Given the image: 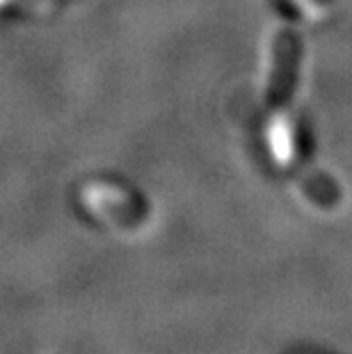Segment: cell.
Wrapping results in <instances>:
<instances>
[{
    "label": "cell",
    "mask_w": 352,
    "mask_h": 354,
    "mask_svg": "<svg viewBox=\"0 0 352 354\" xmlns=\"http://www.w3.org/2000/svg\"><path fill=\"white\" fill-rule=\"evenodd\" d=\"M295 59H297V41L290 32H281L277 39V57H275V80H272V115L268 140L275 160L279 165H290L295 158V131L290 122V112L286 108L290 82L295 76Z\"/></svg>",
    "instance_id": "1"
},
{
    "label": "cell",
    "mask_w": 352,
    "mask_h": 354,
    "mask_svg": "<svg viewBox=\"0 0 352 354\" xmlns=\"http://www.w3.org/2000/svg\"><path fill=\"white\" fill-rule=\"evenodd\" d=\"M295 5L302 10L306 19H320L323 17V7H320L316 0H295Z\"/></svg>",
    "instance_id": "2"
}]
</instances>
